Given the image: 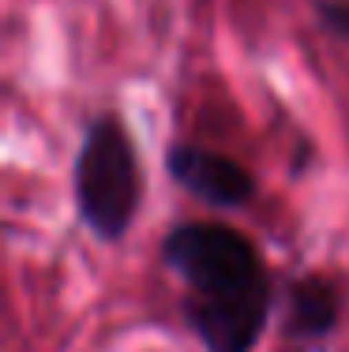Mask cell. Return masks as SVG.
Here are the masks:
<instances>
[{"mask_svg": "<svg viewBox=\"0 0 349 352\" xmlns=\"http://www.w3.org/2000/svg\"><path fill=\"white\" fill-rule=\"evenodd\" d=\"M319 19L327 23V30H335V34L349 38V4H338V0L319 4Z\"/></svg>", "mask_w": 349, "mask_h": 352, "instance_id": "cell-5", "label": "cell"}, {"mask_svg": "<svg viewBox=\"0 0 349 352\" xmlns=\"http://www.w3.org/2000/svg\"><path fill=\"white\" fill-rule=\"evenodd\" d=\"M165 263L188 289L184 315L211 352H252L271 311V278L252 240L192 221L165 236Z\"/></svg>", "mask_w": 349, "mask_h": 352, "instance_id": "cell-1", "label": "cell"}, {"mask_svg": "<svg viewBox=\"0 0 349 352\" xmlns=\"http://www.w3.org/2000/svg\"><path fill=\"white\" fill-rule=\"evenodd\" d=\"M169 176L180 184L184 191H192L195 199L211 206H244L255 195V180L244 165H237L226 154H214V150H199V146H173L169 157Z\"/></svg>", "mask_w": 349, "mask_h": 352, "instance_id": "cell-3", "label": "cell"}, {"mask_svg": "<svg viewBox=\"0 0 349 352\" xmlns=\"http://www.w3.org/2000/svg\"><path fill=\"white\" fill-rule=\"evenodd\" d=\"M338 289L327 278H301L289 289V315L286 330L301 338H323L338 322Z\"/></svg>", "mask_w": 349, "mask_h": 352, "instance_id": "cell-4", "label": "cell"}, {"mask_svg": "<svg viewBox=\"0 0 349 352\" xmlns=\"http://www.w3.org/2000/svg\"><path fill=\"white\" fill-rule=\"evenodd\" d=\"M143 180L120 120L102 116L90 124L76 162V203L79 214L102 240H120L136 221Z\"/></svg>", "mask_w": 349, "mask_h": 352, "instance_id": "cell-2", "label": "cell"}]
</instances>
